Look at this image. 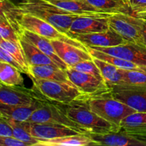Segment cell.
<instances>
[{
	"label": "cell",
	"mask_w": 146,
	"mask_h": 146,
	"mask_svg": "<svg viewBox=\"0 0 146 146\" xmlns=\"http://www.w3.org/2000/svg\"><path fill=\"white\" fill-rule=\"evenodd\" d=\"M61 105L67 115L88 134L101 135L119 131L120 127L104 120L91 109L88 96L83 94L72 102Z\"/></svg>",
	"instance_id": "cell-1"
},
{
	"label": "cell",
	"mask_w": 146,
	"mask_h": 146,
	"mask_svg": "<svg viewBox=\"0 0 146 146\" xmlns=\"http://www.w3.org/2000/svg\"><path fill=\"white\" fill-rule=\"evenodd\" d=\"M17 9L20 12L27 13L42 19L69 36H71L69 29L71 24L78 17L60 8L49 0H24L19 3Z\"/></svg>",
	"instance_id": "cell-2"
},
{
	"label": "cell",
	"mask_w": 146,
	"mask_h": 146,
	"mask_svg": "<svg viewBox=\"0 0 146 146\" xmlns=\"http://www.w3.org/2000/svg\"><path fill=\"white\" fill-rule=\"evenodd\" d=\"M5 4L14 14L17 23L21 29L29 30L31 32L35 33L50 40H64L75 45L86 48L85 46L73 38L72 37L61 32L50 23L36 16L27 13L20 12L17 9V6L13 4V3H11L9 0H5Z\"/></svg>",
	"instance_id": "cell-3"
},
{
	"label": "cell",
	"mask_w": 146,
	"mask_h": 146,
	"mask_svg": "<svg viewBox=\"0 0 146 146\" xmlns=\"http://www.w3.org/2000/svg\"><path fill=\"white\" fill-rule=\"evenodd\" d=\"M88 96L91 109L100 117L116 126L120 127L124 118L137 112L135 109L113 97L111 90L104 94Z\"/></svg>",
	"instance_id": "cell-4"
},
{
	"label": "cell",
	"mask_w": 146,
	"mask_h": 146,
	"mask_svg": "<svg viewBox=\"0 0 146 146\" xmlns=\"http://www.w3.org/2000/svg\"><path fill=\"white\" fill-rule=\"evenodd\" d=\"M34 89L50 101L61 104L72 102L83 95L71 82L51 81L30 77Z\"/></svg>",
	"instance_id": "cell-5"
},
{
	"label": "cell",
	"mask_w": 146,
	"mask_h": 146,
	"mask_svg": "<svg viewBox=\"0 0 146 146\" xmlns=\"http://www.w3.org/2000/svg\"><path fill=\"white\" fill-rule=\"evenodd\" d=\"M27 121L31 123H55L70 127L80 133L88 134L66 113L61 104L48 101L37 109Z\"/></svg>",
	"instance_id": "cell-6"
},
{
	"label": "cell",
	"mask_w": 146,
	"mask_h": 146,
	"mask_svg": "<svg viewBox=\"0 0 146 146\" xmlns=\"http://www.w3.org/2000/svg\"><path fill=\"white\" fill-rule=\"evenodd\" d=\"M34 88L29 89L24 86H7L0 84V104L19 106H29L37 101H48Z\"/></svg>",
	"instance_id": "cell-7"
},
{
	"label": "cell",
	"mask_w": 146,
	"mask_h": 146,
	"mask_svg": "<svg viewBox=\"0 0 146 146\" xmlns=\"http://www.w3.org/2000/svg\"><path fill=\"white\" fill-rule=\"evenodd\" d=\"M110 88L113 97L138 112L146 113V86L118 84Z\"/></svg>",
	"instance_id": "cell-8"
},
{
	"label": "cell",
	"mask_w": 146,
	"mask_h": 146,
	"mask_svg": "<svg viewBox=\"0 0 146 146\" xmlns=\"http://www.w3.org/2000/svg\"><path fill=\"white\" fill-rule=\"evenodd\" d=\"M108 19L110 27L113 29L125 41L144 46L141 30L135 15L115 14L108 17Z\"/></svg>",
	"instance_id": "cell-9"
},
{
	"label": "cell",
	"mask_w": 146,
	"mask_h": 146,
	"mask_svg": "<svg viewBox=\"0 0 146 146\" xmlns=\"http://www.w3.org/2000/svg\"><path fill=\"white\" fill-rule=\"evenodd\" d=\"M69 81L84 95L96 96L108 92L111 90L109 85L104 80L86 73L76 71L71 67L66 68Z\"/></svg>",
	"instance_id": "cell-10"
},
{
	"label": "cell",
	"mask_w": 146,
	"mask_h": 146,
	"mask_svg": "<svg viewBox=\"0 0 146 146\" xmlns=\"http://www.w3.org/2000/svg\"><path fill=\"white\" fill-rule=\"evenodd\" d=\"M71 36L85 46L111 47L128 42L111 27L105 31L91 34H71Z\"/></svg>",
	"instance_id": "cell-11"
},
{
	"label": "cell",
	"mask_w": 146,
	"mask_h": 146,
	"mask_svg": "<svg viewBox=\"0 0 146 146\" xmlns=\"http://www.w3.org/2000/svg\"><path fill=\"white\" fill-rule=\"evenodd\" d=\"M106 54L134 63L139 66H146V48L131 42L111 47L89 46Z\"/></svg>",
	"instance_id": "cell-12"
},
{
	"label": "cell",
	"mask_w": 146,
	"mask_h": 146,
	"mask_svg": "<svg viewBox=\"0 0 146 146\" xmlns=\"http://www.w3.org/2000/svg\"><path fill=\"white\" fill-rule=\"evenodd\" d=\"M53 46L61 60L71 67L78 63L92 59V56L87 51L86 47H81L64 40H51Z\"/></svg>",
	"instance_id": "cell-13"
},
{
	"label": "cell",
	"mask_w": 146,
	"mask_h": 146,
	"mask_svg": "<svg viewBox=\"0 0 146 146\" xmlns=\"http://www.w3.org/2000/svg\"><path fill=\"white\" fill-rule=\"evenodd\" d=\"M30 133L38 141L41 140H49L66 135H76L80 133L76 130L55 123H30Z\"/></svg>",
	"instance_id": "cell-14"
},
{
	"label": "cell",
	"mask_w": 146,
	"mask_h": 146,
	"mask_svg": "<svg viewBox=\"0 0 146 146\" xmlns=\"http://www.w3.org/2000/svg\"><path fill=\"white\" fill-rule=\"evenodd\" d=\"M53 4L78 17H107L108 18L113 14H115L96 8L90 4L87 0H69V1H56V2H53Z\"/></svg>",
	"instance_id": "cell-15"
},
{
	"label": "cell",
	"mask_w": 146,
	"mask_h": 146,
	"mask_svg": "<svg viewBox=\"0 0 146 146\" xmlns=\"http://www.w3.org/2000/svg\"><path fill=\"white\" fill-rule=\"evenodd\" d=\"M107 17H78L74 20L69 34H91L105 31L110 28Z\"/></svg>",
	"instance_id": "cell-16"
},
{
	"label": "cell",
	"mask_w": 146,
	"mask_h": 146,
	"mask_svg": "<svg viewBox=\"0 0 146 146\" xmlns=\"http://www.w3.org/2000/svg\"><path fill=\"white\" fill-rule=\"evenodd\" d=\"M19 38H24L28 42L31 43L38 49L41 50L42 52L51 57L59 67L64 68V69H66L68 68V66L58 56L50 39L41 36L34 32H31L29 30L24 29H21V31L19 34Z\"/></svg>",
	"instance_id": "cell-17"
},
{
	"label": "cell",
	"mask_w": 146,
	"mask_h": 146,
	"mask_svg": "<svg viewBox=\"0 0 146 146\" xmlns=\"http://www.w3.org/2000/svg\"><path fill=\"white\" fill-rule=\"evenodd\" d=\"M96 145L109 146H146L145 143L141 142L126 134L118 132L107 133L106 134H88Z\"/></svg>",
	"instance_id": "cell-18"
},
{
	"label": "cell",
	"mask_w": 146,
	"mask_h": 146,
	"mask_svg": "<svg viewBox=\"0 0 146 146\" xmlns=\"http://www.w3.org/2000/svg\"><path fill=\"white\" fill-rule=\"evenodd\" d=\"M66 70L54 65L29 66L28 76L40 79L71 82Z\"/></svg>",
	"instance_id": "cell-19"
},
{
	"label": "cell",
	"mask_w": 146,
	"mask_h": 146,
	"mask_svg": "<svg viewBox=\"0 0 146 146\" xmlns=\"http://www.w3.org/2000/svg\"><path fill=\"white\" fill-rule=\"evenodd\" d=\"M46 101H37L29 106H13L0 104V116L9 118L18 121H27L34 112L41 108Z\"/></svg>",
	"instance_id": "cell-20"
},
{
	"label": "cell",
	"mask_w": 146,
	"mask_h": 146,
	"mask_svg": "<svg viewBox=\"0 0 146 146\" xmlns=\"http://www.w3.org/2000/svg\"><path fill=\"white\" fill-rule=\"evenodd\" d=\"M96 145L88 134L66 135L49 140H41L35 146H88Z\"/></svg>",
	"instance_id": "cell-21"
},
{
	"label": "cell",
	"mask_w": 146,
	"mask_h": 146,
	"mask_svg": "<svg viewBox=\"0 0 146 146\" xmlns=\"http://www.w3.org/2000/svg\"><path fill=\"white\" fill-rule=\"evenodd\" d=\"M20 44L29 66L41 65L58 66L51 57L24 38H20Z\"/></svg>",
	"instance_id": "cell-22"
},
{
	"label": "cell",
	"mask_w": 146,
	"mask_h": 146,
	"mask_svg": "<svg viewBox=\"0 0 146 146\" xmlns=\"http://www.w3.org/2000/svg\"><path fill=\"white\" fill-rule=\"evenodd\" d=\"M99 9L111 14H132L130 0H87Z\"/></svg>",
	"instance_id": "cell-23"
},
{
	"label": "cell",
	"mask_w": 146,
	"mask_h": 146,
	"mask_svg": "<svg viewBox=\"0 0 146 146\" xmlns=\"http://www.w3.org/2000/svg\"><path fill=\"white\" fill-rule=\"evenodd\" d=\"M92 58L96 64L99 68L104 79L109 85V86L123 84V76L122 68H118L106 61L98 59L95 57L92 56Z\"/></svg>",
	"instance_id": "cell-24"
},
{
	"label": "cell",
	"mask_w": 146,
	"mask_h": 146,
	"mask_svg": "<svg viewBox=\"0 0 146 146\" xmlns=\"http://www.w3.org/2000/svg\"><path fill=\"white\" fill-rule=\"evenodd\" d=\"M2 117V116H1ZM14 129V137L25 143L27 146H35L38 140L32 136L30 133V123L28 121H18L9 118H4Z\"/></svg>",
	"instance_id": "cell-25"
},
{
	"label": "cell",
	"mask_w": 146,
	"mask_h": 146,
	"mask_svg": "<svg viewBox=\"0 0 146 146\" xmlns=\"http://www.w3.org/2000/svg\"><path fill=\"white\" fill-rule=\"evenodd\" d=\"M86 47L87 48V51H88V53L93 57H95V58H98V59L106 61V62L109 63V64H112V65L118 67V68H122V69L138 70V71H141L139 68V66L136 65L134 63L127 61V60L123 59V58H119V57L115 56H113L111 55V54H106L104 52H101V51L94 49V48H91V47Z\"/></svg>",
	"instance_id": "cell-26"
},
{
	"label": "cell",
	"mask_w": 146,
	"mask_h": 146,
	"mask_svg": "<svg viewBox=\"0 0 146 146\" xmlns=\"http://www.w3.org/2000/svg\"><path fill=\"white\" fill-rule=\"evenodd\" d=\"M21 71L11 64L0 61V81L7 86H24Z\"/></svg>",
	"instance_id": "cell-27"
},
{
	"label": "cell",
	"mask_w": 146,
	"mask_h": 146,
	"mask_svg": "<svg viewBox=\"0 0 146 146\" xmlns=\"http://www.w3.org/2000/svg\"><path fill=\"white\" fill-rule=\"evenodd\" d=\"M0 47L7 50L21 65L23 70H24V74L29 75V66L25 56L24 55L22 48L21 47V44H17L15 43L6 41L3 38H0Z\"/></svg>",
	"instance_id": "cell-28"
},
{
	"label": "cell",
	"mask_w": 146,
	"mask_h": 146,
	"mask_svg": "<svg viewBox=\"0 0 146 146\" xmlns=\"http://www.w3.org/2000/svg\"><path fill=\"white\" fill-rule=\"evenodd\" d=\"M0 37L6 41L20 44V38L6 14L3 11L0 14Z\"/></svg>",
	"instance_id": "cell-29"
},
{
	"label": "cell",
	"mask_w": 146,
	"mask_h": 146,
	"mask_svg": "<svg viewBox=\"0 0 146 146\" xmlns=\"http://www.w3.org/2000/svg\"><path fill=\"white\" fill-rule=\"evenodd\" d=\"M123 84L146 86V73L138 70L123 69Z\"/></svg>",
	"instance_id": "cell-30"
},
{
	"label": "cell",
	"mask_w": 146,
	"mask_h": 146,
	"mask_svg": "<svg viewBox=\"0 0 146 146\" xmlns=\"http://www.w3.org/2000/svg\"><path fill=\"white\" fill-rule=\"evenodd\" d=\"M119 131L146 144V123L120 125Z\"/></svg>",
	"instance_id": "cell-31"
},
{
	"label": "cell",
	"mask_w": 146,
	"mask_h": 146,
	"mask_svg": "<svg viewBox=\"0 0 146 146\" xmlns=\"http://www.w3.org/2000/svg\"><path fill=\"white\" fill-rule=\"evenodd\" d=\"M71 68H74V69L76 70V71L94 76L98 78V79L105 81L104 79V77H103L102 74H101L99 68L96 64V63L94 62L93 58L91 60H86V61H84L78 63V64H75L73 66H71Z\"/></svg>",
	"instance_id": "cell-32"
},
{
	"label": "cell",
	"mask_w": 146,
	"mask_h": 146,
	"mask_svg": "<svg viewBox=\"0 0 146 146\" xmlns=\"http://www.w3.org/2000/svg\"><path fill=\"white\" fill-rule=\"evenodd\" d=\"M146 123V113L135 112L124 118L120 125H132V124Z\"/></svg>",
	"instance_id": "cell-33"
},
{
	"label": "cell",
	"mask_w": 146,
	"mask_h": 146,
	"mask_svg": "<svg viewBox=\"0 0 146 146\" xmlns=\"http://www.w3.org/2000/svg\"><path fill=\"white\" fill-rule=\"evenodd\" d=\"M0 61H3V62L7 63V64H11L13 66L16 67L17 68H18L21 73H24V71L23 70L22 67L19 64L18 61L7 51L4 48L0 47Z\"/></svg>",
	"instance_id": "cell-34"
},
{
	"label": "cell",
	"mask_w": 146,
	"mask_h": 146,
	"mask_svg": "<svg viewBox=\"0 0 146 146\" xmlns=\"http://www.w3.org/2000/svg\"><path fill=\"white\" fill-rule=\"evenodd\" d=\"M0 136L14 137V129L9 123L0 116Z\"/></svg>",
	"instance_id": "cell-35"
},
{
	"label": "cell",
	"mask_w": 146,
	"mask_h": 146,
	"mask_svg": "<svg viewBox=\"0 0 146 146\" xmlns=\"http://www.w3.org/2000/svg\"><path fill=\"white\" fill-rule=\"evenodd\" d=\"M133 15L137 16L146 11V0H130Z\"/></svg>",
	"instance_id": "cell-36"
},
{
	"label": "cell",
	"mask_w": 146,
	"mask_h": 146,
	"mask_svg": "<svg viewBox=\"0 0 146 146\" xmlns=\"http://www.w3.org/2000/svg\"><path fill=\"white\" fill-rule=\"evenodd\" d=\"M1 146H27L25 143L22 142L15 137L0 136Z\"/></svg>",
	"instance_id": "cell-37"
},
{
	"label": "cell",
	"mask_w": 146,
	"mask_h": 146,
	"mask_svg": "<svg viewBox=\"0 0 146 146\" xmlns=\"http://www.w3.org/2000/svg\"><path fill=\"white\" fill-rule=\"evenodd\" d=\"M136 22L138 24V27H139L140 30H141L143 41V45L146 48V20L136 17Z\"/></svg>",
	"instance_id": "cell-38"
},
{
	"label": "cell",
	"mask_w": 146,
	"mask_h": 146,
	"mask_svg": "<svg viewBox=\"0 0 146 146\" xmlns=\"http://www.w3.org/2000/svg\"><path fill=\"white\" fill-rule=\"evenodd\" d=\"M136 17H140V18H142V19H143L146 20V11H145V12L142 13V14H138V15H137Z\"/></svg>",
	"instance_id": "cell-39"
},
{
	"label": "cell",
	"mask_w": 146,
	"mask_h": 146,
	"mask_svg": "<svg viewBox=\"0 0 146 146\" xmlns=\"http://www.w3.org/2000/svg\"><path fill=\"white\" fill-rule=\"evenodd\" d=\"M139 68L141 71L146 73V66H139Z\"/></svg>",
	"instance_id": "cell-40"
},
{
	"label": "cell",
	"mask_w": 146,
	"mask_h": 146,
	"mask_svg": "<svg viewBox=\"0 0 146 146\" xmlns=\"http://www.w3.org/2000/svg\"><path fill=\"white\" fill-rule=\"evenodd\" d=\"M51 2H56V1H69V0H49Z\"/></svg>",
	"instance_id": "cell-41"
},
{
	"label": "cell",
	"mask_w": 146,
	"mask_h": 146,
	"mask_svg": "<svg viewBox=\"0 0 146 146\" xmlns=\"http://www.w3.org/2000/svg\"><path fill=\"white\" fill-rule=\"evenodd\" d=\"M141 14H142V13H141Z\"/></svg>",
	"instance_id": "cell-42"
}]
</instances>
